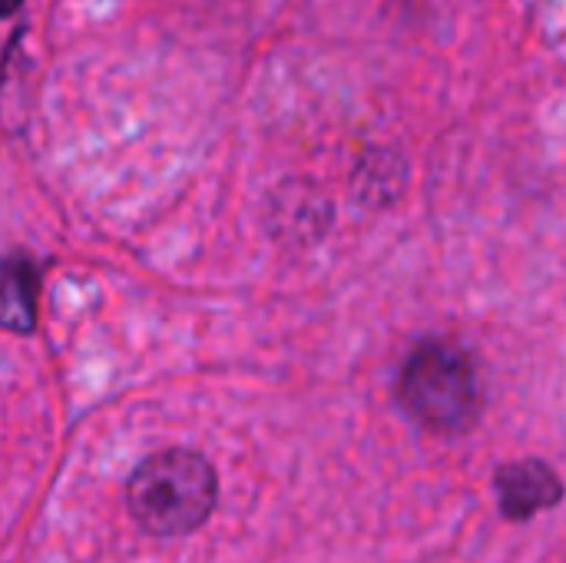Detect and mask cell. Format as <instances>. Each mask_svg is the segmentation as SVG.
I'll use <instances>...</instances> for the list:
<instances>
[{
    "instance_id": "277c9868",
    "label": "cell",
    "mask_w": 566,
    "mask_h": 563,
    "mask_svg": "<svg viewBox=\"0 0 566 563\" xmlns=\"http://www.w3.org/2000/svg\"><path fill=\"white\" fill-rule=\"evenodd\" d=\"M36 325V269L23 259L0 262V329L30 332Z\"/></svg>"
},
{
    "instance_id": "3957f363",
    "label": "cell",
    "mask_w": 566,
    "mask_h": 563,
    "mask_svg": "<svg viewBox=\"0 0 566 563\" xmlns=\"http://www.w3.org/2000/svg\"><path fill=\"white\" fill-rule=\"evenodd\" d=\"M497 491H501V508L507 518L524 521L544 508H554L560 501V481L557 475L541 465V461H521L507 465L497 475Z\"/></svg>"
},
{
    "instance_id": "5b68a950",
    "label": "cell",
    "mask_w": 566,
    "mask_h": 563,
    "mask_svg": "<svg viewBox=\"0 0 566 563\" xmlns=\"http://www.w3.org/2000/svg\"><path fill=\"white\" fill-rule=\"evenodd\" d=\"M20 7H23V0H0V20L13 17V13H17Z\"/></svg>"
},
{
    "instance_id": "7a4b0ae2",
    "label": "cell",
    "mask_w": 566,
    "mask_h": 563,
    "mask_svg": "<svg viewBox=\"0 0 566 563\" xmlns=\"http://www.w3.org/2000/svg\"><path fill=\"white\" fill-rule=\"evenodd\" d=\"M398 395L405 411L434 431H461L478 415V378L464 352L421 345L401 368Z\"/></svg>"
},
{
    "instance_id": "6da1fadb",
    "label": "cell",
    "mask_w": 566,
    "mask_h": 563,
    "mask_svg": "<svg viewBox=\"0 0 566 563\" xmlns=\"http://www.w3.org/2000/svg\"><path fill=\"white\" fill-rule=\"evenodd\" d=\"M216 494L219 484L212 465L186 448L146 458L126 488L129 514L156 538H179L202 528L216 508Z\"/></svg>"
}]
</instances>
